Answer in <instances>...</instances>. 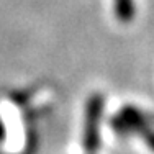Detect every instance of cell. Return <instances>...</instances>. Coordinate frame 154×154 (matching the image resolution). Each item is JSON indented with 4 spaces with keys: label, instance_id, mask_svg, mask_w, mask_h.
Here are the masks:
<instances>
[{
    "label": "cell",
    "instance_id": "3",
    "mask_svg": "<svg viewBox=\"0 0 154 154\" xmlns=\"http://www.w3.org/2000/svg\"><path fill=\"white\" fill-rule=\"evenodd\" d=\"M3 138H5V126H3L2 120H0V141H3Z\"/></svg>",
    "mask_w": 154,
    "mask_h": 154
},
{
    "label": "cell",
    "instance_id": "2",
    "mask_svg": "<svg viewBox=\"0 0 154 154\" xmlns=\"http://www.w3.org/2000/svg\"><path fill=\"white\" fill-rule=\"evenodd\" d=\"M134 0H115V17L122 23H130L134 18Z\"/></svg>",
    "mask_w": 154,
    "mask_h": 154
},
{
    "label": "cell",
    "instance_id": "1",
    "mask_svg": "<svg viewBox=\"0 0 154 154\" xmlns=\"http://www.w3.org/2000/svg\"><path fill=\"white\" fill-rule=\"evenodd\" d=\"M103 110V97L94 94L85 105V120H84V136L82 146L85 152L94 154L100 146V118Z\"/></svg>",
    "mask_w": 154,
    "mask_h": 154
}]
</instances>
